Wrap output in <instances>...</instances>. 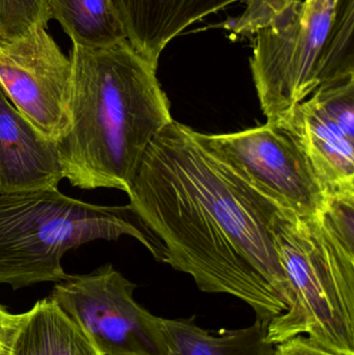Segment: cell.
<instances>
[{
  "mask_svg": "<svg viewBox=\"0 0 354 355\" xmlns=\"http://www.w3.org/2000/svg\"><path fill=\"white\" fill-rule=\"evenodd\" d=\"M129 206L157 238L159 260L206 293L249 304L268 327L292 293L278 259L281 209L218 159L197 131L172 121L145 151L128 186Z\"/></svg>",
  "mask_w": 354,
  "mask_h": 355,
  "instance_id": "1",
  "label": "cell"
},
{
  "mask_svg": "<svg viewBox=\"0 0 354 355\" xmlns=\"http://www.w3.org/2000/svg\"><path fill=\"white\" fill-rule=\"evenodd\" d=\"M129 235L157 260L159 250L129 206H99L58 188L0 192V284L20 289L64 281V252L97 239Z\"/></svg>",
  "mask_w": 354,
  "mask_h": 355,
  "instance_id": "5",
  "label": "cell"
},
{
  "mask_svg": "<svg viewBox=\"0 0 354 355\" xmlns=\"http://www.w3.org/2000/svg\"><path fill=\"white\" fill-rule=\"evenodd\" d=\"M251 0H112L131 47L157 68L166 45L197 21Z\"/></svg>",
  "mask_w": 354,
  "mask_h": 355,
  "instance_id": "11",
  "label": "cell"
},
{
  "mask_svg": "<svg viewBox=\"0 0 354 355\" xmlns=\"http://www.w3.org/2000/svg\"><path fill=\"white\" fill-rule=\"evenodd\" d=\"M136 285L112 265L69 275L52 290L53 300L103 355H162L159 317L135 302Z\"/></svg>",
  "mask_w": 354,
  "mask_h": 355,
  "instance_id": "7",
  "label": "cell"
},
{
  "mask_svg": "<svg viewBox=\"0 0 354 355\" xmlns=\"http://www.w3.org/2000/svg\"><path fill=\"white\" fill-rule=\"evenodd\" d=\"M274 355H341L317 345L305 336H297L276 346Z\"/></svg>",
  "mask_w": 354,
  "mask_h": 355,
  "instance_id": "17",
  "label": "cell"
},
{
  "mask_svg": "<svg viewBox=\"0 0 354 355\" xmlns=\"http://www.w3.org/2000/svg\"><path fill=\"white\" fill-rule=\"evenodd\" d=\"M162 355H274L267 340V327L256 320L240 329L215 331L202 329L191 318L159 317Z\"/></svg>",
  "mask_w": 354,
  "mask_h": 355,
  "instance_id": "12",
  "label": "cell"
},
{
  "mask_svg": "<svg viewBox=\"0 0 354 355\" xmlns=\"http://www.w3.org/2000/svg\"><path fill=\"white\" fill-rule=\"evenodd\" d=\"M71 60L45 27L0 41V89L42 135L57 141L68 130Z\"/></svg>",
  "mask_w": 354,
  "mask_h": 355,
  "instance_id": "8",
  "label": "cell"
},
{
  "mask_svg": "<svg viewBox=\"0 0 354 355\" xmlns=\"http://www.w3.org/2000/svg\"><path fill=\"white\" fill-rule=\"evenodd\" d=\"M50 20L47 0H0V41L24 37Z\"/></svg>",
  "mask_w": 354,
  "mask_h": 355,
  "instance_id": "15",
  "label": "cell"
},
{
  "mask_svg": "<svg viewBox=\"0 0 354 355\" xmlns=\"http://www.w3.org/2000/svg\"><path fill=\"white\" fill-rule=\"evenodd\" d=\"M8 355H103L51 298L29 310Z\"/></svg>",
  "mask_w": 354,
  "mask_h": 355,
  "instance_id": "13",
  "label": "cell"
},
{
  "mask_svg": "<svg viewBox=\"0 0 354 355\" xmlns=\"http://www.w3.org/2000/svg\"><path fill=\"white\" fill-rule=\"evenodd\" d=\"M278 122L295 135L328 198L354 193V77L318 89Z\"/></svg>",
  "mask_w": 354,
  "mask_h": 355,
  "instance_id": "9",
  "label": "cell"
},
{
  "mask_svg": "<svg viewBox=\"0 0 354 355\" xmlns=\"http://www.w3.org/2000/svg\"><path fill=\"white\" fill-rule=\"evenodd\" d=\"M274 241L292 304L270 321L268 341L305 336L335 354L354 355V193L330 196L311 216L281 209Z\"/></svg>",
  "mask_w": 354,
  "mask_h": 355,
  "instance_id": "4",
  "label": "cell"
},
{
  "mask_svg": "<svg viewBox=\"0 0 354 355\" xmlns=\"http://www.w3.org/2000/svg\"><path fill=\"white\" fill-rule=\"evenodd\" d=\"M222 27L254 41L262 112L278 122L322 87L354 77V0H251Z\"/></svg>",
  "mask_w": 354,
  "mask_h": 355,
  "instance_id": "3",
  "label": "cell"
},
{
  "mask_svg": "<svg viewBox=\"0 0 354 355\" xmlns=\"http://www.w3.org/2000/svg\"><path fill=\"white\" fill-rule=\"evenodd\" d=\"M70 60V125L56 141L64 176L81 189L127 192L148 148L174 121L157 68L127 40L73 44Z\"/></svg>",
  "mask_w": 354,
  "mask_h": 355,
  "instance_id": "2",
  "label": "cell"
},
{
  "mask_svg": "<svg viewBox=\"0 0 354 355\" xmlns=\"http://www.w3.org/2000/svg\"><path fill=\"white\" fill-rule=\"evenodd\" d=\"M64 178L57 143L42 135L0 89V192L57 188Z\"/></svg>",
  "mask_w": 354,
  "mask_h": 355,
  "instance_id": "10",
  "label": "cell"
},
{
  "mask_svg": "<svg viewBox=\"0 0 354 355\" xmlns=\"http://www.w3.org/2000/svg\"><path fill=\"white\" fill-rule=\"evenodd\" d=\"M47 8L75 45L105 48L127 40L112 0H47Z\"/></svg>",
  "mask_w": 354,
  "mask_h": 355,
  "instance_id": "14",
  "label": "cell"
},
{
  "mask_svg": "<svg viewBox=\"0 0 354 355\" xmlns=\"http://www.w3.org/2000/svg\"><path fill=\"white\" fill-rule=\"evenodd\" d=\"M28 313L12 314L0 304V355L10 354L15 339L26 320Z\"/></svg>",
  "mask_w": 354,
  "mask_h": 355,
  "instance_id": "16",
  "label": "cell"
},
{
  "mask_svg": "<svg viewBox=\"0 0 354 355\" xmlns=\"http://www.w3.org/2000/svg\"><path fill=\"white\" fill-rule=\"evenodd\" d=\"M200 141L237 176L284 210L311 216L328 196L301 144L282 122L227 135L197 132Z\"/></svg>",
  "mask_w": 354,
  "mask_h": 355,
  "instance_id": "6",
  "label": "cell"
}]
</instances>
